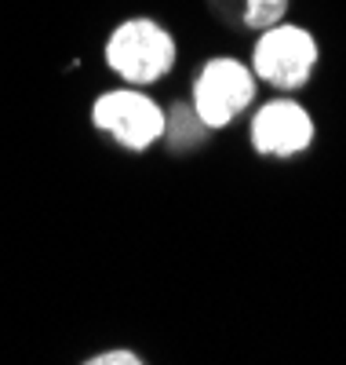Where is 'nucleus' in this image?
I'll list each match as a JSON object with an SVG mask.
<instances>
[{"mask_svg":"<svg viewBox=\"0 0 346 365\" xmlns=\"http://www.w3.org/2000/svg\"><path fill=\"white\" fill-rule=\"evenodd\" d=\"M106 63L113 73H120L132 84L161 81L175 66V41L157 22L132 19L113 29V37L106 44Z\"/></svg>","mask_w":346,"mask_h":365,"instance_id":"f257e3e1","label":"nucleus"},{"mask_svg":"<svg viewBox=\"0 0 346 365\" xmlns=\"http://www.w3.org/2000/svg\"><path fill=\"white\" fill-rule=\"evenodd\" d=\"M318 66V41L299 26H266L256 44L251 70L281 91H295Z\"/></svg>","mask_w":346,"mask_h":365,"instance_id":"f03ea898","label":"nucleus"},{"mask_svg":"<svg viewBox=\"0 0 346 365\" xmlns=\"http://www.w3.org/2000/svg\"><path fill=\"white\" fill-rule=\"evenodd\" d=\"M91 117H95V125L106 135H113L120 146H128V150H146L150 143H157L164 135L161 106H157L150 96H142V91H132V88L99 96Z\"/></svg>","mask_w":346,"mask_h":365,"instance_id":"7ed1b4c3","label":"nucleus"},{"mask_svg":"<svg viewBox=\"0 0 346 365\" xmlns=\"http://www.w3.org/2000/svg\"><path fill=\"white\" fill-rule=\"evenodd\" d=\"M256 77L237 58H215L208 63L194 84V110L208 128H223L251 103Z\"/></svg>","mask_w":346,"mask_h":365,"instance_id":"20e7f679","label":"nucleus"},{"mask_svg":"<svg viewBox=\"0 0 346 365\" xmlns=\"http://www.w3.org/2000/svg\"><path fill=\"white\" fill-rule=\"evenodd\" d=\"M310 139H313V120L292 99L266 103L256 113V120H251V143H256L259 154L292 158V154H299V150L310 146Z\"/></svg>","mask_w":346,"mask_h":365,"instance_id":"39448f33","label":"nucleus"},{"mask_svg":"<svg viewBox=\"0 0 346 365\" xmlns=\"http://www.w3.org/2000/svg\"><path fill=\"white\" fill-rule=\"evenodd\" d=\"M204 128H208V125L197 117V110H194V113H190V110H175V113H172V120L164 117V132L172 135V143H175V146H190L194 139H201V135H204Z\"/></svg>","mask_w":346,"mask_h":365,"instance_id":"423d86ee","label":"nucleus"},{"mask_svg":"<svg viewBox=\"0 0 346 365\" xmlns=\"http://www.w3.org/2000/svg\"><path fill=\"white\" fill-rule=\"evenodd\" d=\"M288 0H244V22L251 29H266V26H277L281 15H285Z\"/></svg>","mask_w":346,"mask_h":365,"instance_id":"0eeeda50","label":"nucleus"},{"mask_svg":"<svg viewBox=\"0 0 346 365\" xmlns=\"http://www.w3.org/2000/svg\"><path fill=\"white\" fill-rule=\"evenodd\" d=\"M91 365H139L142 358L135 351H106V354H95V358H88Z\"/></svg>","mask_w":346,"mask_h":365,"instance_id":"6e6552de","label":"nucleus"}]
</instances>
